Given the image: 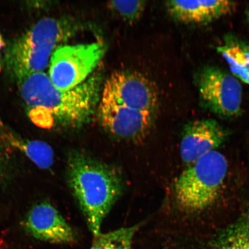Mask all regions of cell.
<instances>
[{
	"instance_id": "8fae6325",
	"label": "cell",
	"mask_w": 249,
	"mask_h": 249,
	"mask_svg": "<svg viewBox=\"0 0 249 249\" xmlns=\"http://www.w3.org/2000/svg\"><path fill=\"white\" fill-rule=\"evenodd\" d=\"M168 12L176 20L185 23H209L231 13L235 2L226 0L211 1H169Z\"/></svg>"
},
{
	"instance_id": "2e32d148",
	"label": "cell",
	"mask_w": 249,
	"mask_h": 249,
	"mask_svg": "<svg viewBox=\"0 0 249 249\" xmlns=\"http://www.w3.org/2000/svg\"><path fill=\"white\" fill-rule=\"evenodd\" d=\"M107 7L129 23L138 21L141 18L145 7L144 1H111Z\"/></svg>"
},
{
	"instance_id": "277c9868",
	"label": "cell",
	"mask_w": 249,
	"mask_h": 249,
	"mask_svg": "<svg viewBox=\"0 0 249 249\" xmlns=\"http://www.w3.org/2000/svg\"><path fill=\"white\" fill-rule=\"evenodd\" d=\"M228 163L217 151L189 165L177 179L174 188L178 207L188 213H199L217 200L226 177Z\"/></svg>"
},
{
	"instance_id": "3957f363",
	"label": "cell",
	"mask_w": 249,
	"mask_h": 249,
	"mask_svg": "<svg viewBox=\"0 0 249 249\" xmlns=\"http://www.w3.org/2000/svg\"><path fill=\"white\" fill-rule=\"evenodd\" d=\"M79 29V24L72 18L40 20L8 46L4 61L6 69L18 82L31 74L42 72L49 65L55 50Z\"/></svg>"
},
{
	"instance_id": "ac0fdd59",
	"label": "cell",
	"mask_w": 249,
	"mask_h": 249,
	"mask_svg": "<svg viewBox=\"0 0 249 249\" xmlns=\"http://www.w3.org/2000/svg\"><path fill=\"white\" fill-rule=\"evenodd\" d=\"M4 60H2L1 56L0 55V71L2 69L3 66H4Z\"/></svg>"
},
{
	"instance_id": "6da1fadb",
	"label": "cell",
	"mask_w": 249,
	"mask_h": 249,
	"mask_svg": "<svg viewBox=\"0 0 249 249\" xmlns=\"http://www.w3.org/2000/svg\"><path fill=\"white\" fill-rule=\"evenodd\" d=\"M18 83L28 117L45 129L85 123L95 107L99 88L97 79L91 78L75 88L62 91L43 71L31 74Z\"/></svg>"
},
{
	"instance_id": "5b68a950",
	"label": "cell",
	"mask_w": 249,
	"mask_h": 249,
	"mask_svg": "<svg viewBox=\"0 0 249 249\" xmlns=\"http://www.w3.org/2000/svg\"><path fill=\"white\" fill-rule=\"evenodd\" d=\"M101 42L58 47L49 63V77L56 88L68 91L85 82L104 57Z\"/></svg>"
},
{
	"instance_id": "9c48e42d",
	"label": "cell",
	"mask_w": 249,
	"mask_h": 249,
	"mask_svg": "<svg viewBox=\"0 0 249 249\" xmlns=\"http://www.w3.org/2000/svg\"><path fill=\"white\" fill-rule=\"evenodd\" d=\"M98 111L103 127L121 138H142L152 123L151 112L133 110L103 99Z\"/></svg>"
},
{
	"instance_id": "d6986e66",
	"label": "cell",
	"mask_w": 249,
	"mask_h": 249,
	"mask_svg": "<svg viewBox=\"0 0 249 249\" xmlns=\"http://www.w3.org/2000/svg\"><path fill=\"white\" fill-rule=\"evenodd\" d=\"M247 15L248 20L249 22V8L248 9V10H247Z\"/></svg>"
},
{
	"instance_id": "9a60e30c",
	"label": "cell",
	"mask_w": 249,
	"mask_h": 249,
	"mask_svg": "<svg viewBox=\"0 0 249 249\" xmlns=\"http://www.w3.org/2000/svg\"><path fill=\"white\" fill-rule=\"evenodd\" d=\"M140 227L137 225L101 233L94 237L89 249H132L133 238Z\"/></svg>"
},
{
	"instance_id": "ba28073f",
	"label": "cell",
	"mask_w": 249,
	"mask_h": 249,
	"mask_svg": "<svg viewBox=\"0 0 249 249\" xmlns=\"http://www.w3.org/2000/svg\"><path fill=\"white\" fill-rule=\"evenodd\" d=\"M25 230L34 238L52 244H71L75 235L55 207L43 202L31 208L23 220Z\"/></svg>"
},
{
	"instance_id": "7a4b0ae2",
	"label": "cell",
	"mask_w": 249,
	"mask_h": 249,
	"mask_svg": "<svg viewBox=\"0 0 249 249\" xmlns=\"http://www.w3.org/2000/svg\"><path fill=\"white\" fill-rule=\"evenodd\" d=\"M68 181L93 237L123 191V181L114 168L74 152L68 158Z\"/></svg>"
},
{
	"instance_id": "e0dca14e",
	"label": "cell",
	"mask_w": 249,
	"mask_h": 249,
	"mask_svg": "<svg viewBox=\"0 0 249 249\" xmlns=\"http://www.w3.org/2000/svg\"><path fill=\"white\" fill-rule=\"evenodd\" d=\"M5 46V43L4 40L3 39L1 34H0V50L2 49L3 48H4Z\"/></svg>"
},
{
	"instance_id": "ffe728a7",
	"label": "cell",
	"mask_w": 249,
	"mask_h": 249,
	"mask_svg": "<svg viewBox=\"0 0 249 249\" xmlns=\"http://www.w3.org/2000/svg\"><path fill=\"white\" fill-rule=\"evenodd\" d=\"M1 167H0V179H1Z\"/></svg>"
},
{
	"instance_id": "5bb4252c",
	"label": "cell",
	"mask_w": 249,
	"mask_h": 249,
	"mask_svg": "<svg viewBox=\"0 0 249 249\" xmlns=\"http://www.w3.org/2000/svg\"><path fill=\"white\" fill-rule=\"evenodd\" d=\"M211 249H249V216L227 227L214 241Z\"/></svg>"
},
{
	"instance_id": "8992f818",
	"label": "cell",
	"mask_w": 249,
	"mask_h": 249,
	"mask_svg": "<svg viewBox=\"0 0 249 249\" xmlns=\"http://www.w3.org/2000/svg\"><path fill=\"white\" fill-rule=\"evenodd\" d=\"M198 90L201 101L213 113L225 117L240 113L242 86L232 74L218 68H205L199 76Z\"/></svg>"
},
{
	"instance_id": "30bf717a",
	"label": "cell",
	"mask_w": 249,
	"mask_h": 249,
	"mask_svg": "<svg viewBox=\"0 0 249 249\" xmlns=\"http://www.w3.org/2000/svg\"><path fill=\"white\" fill-rule=\"evenodd\" d=\"M228 133L215 120L193 121L182 133L180 150L182 160L191 165L204 155L216 151L226 142Z\"/></svg>"
},
{
	"instance_id": "52a82bcc",
	"label": "cell",
	"mask_w": 249,
	"mask_h": 249,
	"mask_svg": "<svg viewBox=\"0 0 249 249\" xmlns=\"http://www.w3.org/2000/svg\"><path fill=\"white\" fill-rule=\"evenodd\" d=\"M102 99L133 110L153 113L157 89L145 77L131 72L115 73L106 82Z\"/></svg>"
},
{
	"instance_id": "4fadbf2b",
	"label": "cell",
	"mask_w": 249,
	"mask_h": 249,
	"mask_svg": "<svg viewBox=\"0 0 249 249\" xmlns=\"http://www.w3.org/2000/svg\"><path fill=\"white\" fill-rule=\"evenodd\" d=\"M218 51L226 59L232 73L249 85V46L230 39Z\"/></svg>"
},
{
	"instance_id": "7c38bea8",
	"label": "cell",
	"mask_w": 249,
	"mask_h": 249,
	"mask_svg": "<svg viewBox=\"0 0 249 249\" xmlns=\"http://www.w3.org/2000/svg\"><path fill=\"white\" fill-rule=\"evenodd\" d=\"M0 141L22 153L41 169H48L54 163V152L46 142L24 139L0 120Z\"/></svg>"
}]
</instances>
